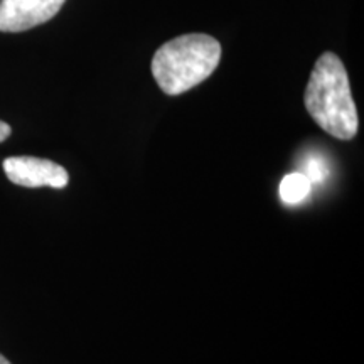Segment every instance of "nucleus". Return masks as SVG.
<instances>
[{"mask_svg": "<svg viewBox=\"0 0 364 364\" xmlns=\"http://www.w3.org/2000/svg\"><path fill=\"white\" fill-rule=\"evenodd\" d=\"M306 108L322 130L339 140L358 134V108L353 100L348 71L334 53H324L314 66L306 90Z\"/></svg>", "mask_w": 364, "mask_h": 364, "instance_id": "1", "label": "nucleus"}, {"mask_svg": "<svg viewBox=\"0 0 364 364\" xmlns=\"http://www.w3.org/2000/svg\"><path fill=\"white\" fill-rule=\"evenodd\" d=\"M221 44L208 34H184L167 41L152 58V75L169 97L186 93L215 73Z\"/></svg>", "mask_w": 364, "mask_h": 364, "instance_id": "2", "label": "nucleus"}, {"mask_svg": "<svg viewBox=\"0 0 364 364\" xmlns=\"http://www.w3.org/2000/svg\"><path fill=\"white\" fill-rule=\"evenodd\" d=\"M4 172L12 184L31 189H63L70 182V174L65 167L48 159L9 157L4 161Z\"/></svg>", "mask_w": 364, "mask_h": 364, "instance_id": "3", "label": "nucleus"}, {"mask_svg": "<svg viewBox=\"0 0 364 364\" xmlns=\"http://www.w3.org/2000/svg\"><path fill=\"white\" fill-rule=\"evenodd\" d=\"M66 0H0V33H24L51 21Z\"/></svg>", "mask_w": 364, "mask_h": 364, "instance_id": "4", "label": "nucleus"}, {"mask_svg": "<svg viewBox=\"0 0 364 364\" xmlns=\"http://www.w3.org/2000/svg\"><path fill=\"white\" fill-rule=\"evenodd\" d=\"M312 182L309 181V177L302 172H294V174L285 176L280 182V198L285 204H299L304 199H307V196L311 194Z\"/></svg>", "mask_w": 364, "mask_h": 364, "instance_id": "5", "label": "nucleus"}, {"mask_svg": "<svg viewBox=\"0 0 364 364\" xmlns=\"http://www.w3.org/2000/svg\"><path fill=\"white\" fill-rule=\"evenodd\" d=\"M11 134H12L11 125L6 124V122L0 120V144H2L4 140H7L9 136H11Z\"/></svg>", "mask_w": 364, "mask_h": 364, "instance_id": "6", "label": "nucleus"}, {"mask_svg": "<svg viewBox=\"0 0 364 364\" xmlns=\"http://www.w3.org/2000/svg\"><path fill=\"white\" fill-rule=\"evenodd\" d=\"M0 364H11V361H9L7 358H4L2 354H0Z\"/></svg>", "mask_w": 364, "mask_h": 364, "instance_id": "7", "label": "nucleus"}]
</instances>
